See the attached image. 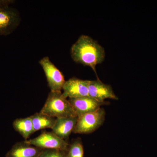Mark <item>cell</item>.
<instances>
[{
  "label": "cell",
  "instance_id": "cell-6",
  "mask_svg": "<svg viewBox=\"0 0 157 157\" xmlns=\"http://www.w3.org/2000/svg\"><path fill=\"white\" fill-rule=\"evenodd\" d=\"M25 140L30 144L42 149H57L67 151L69 146L67 141L60 138L52 132H43L38 137Z\"/></svg>",
  "mask_w": 157,
  "mask_h": 157
},
{
  "label": "cell",
  "instance_id": "cell-1",
  "mask_svg": "<svg viewBox=\"0 0 157 157\" xmlns=\"http://www.w3.org/2000/svg\"><path fill=\"white\" fill-rule=\"evenodd\" d=\"M70 54L75 63L90 67L97 76L96 66L104 61L106 56L104 48L97 41L84 35L72 45Z\"/></svg>",
  "mask_w": 157,
  "mask_h": 157
},
{
  "label": "cell",
  "instance_id": "cell-8",
  "mask_svg": "<svg viewBox=\"0 0 157 157\" xmlns=\"http://www.w3.org/2000/svg\"><path fill=\"white\" fill-rule=\"evenodd\" d=\"M89 97L101 103H105L106 99L117 100L111 86L103 83L100 79L89 80Z\"/></svg>",
  "mask_w": 157,
  "mask_h": 157
},
{
  "label": "cell",
  "instance_id": "cell-4",
  "mask_svg": "<svg viewBox=\"0 0 157 157\" xmlns=\"http://www.w3.org/2000/svg\"><path fill=\"white\" fill-rule=\"evenodd\" d=\"M105 115V110L101 107L95 111L77 117L73 133L88 134L95 132L104 123Z\"/></svg>",
  "mask_w": 157,
  "mask_h": 157
},
{
  "label": "cell",
  "instance_id": "cell-7",
  "mask_svg": "<svg viewBox=\"0 0 157 157\" xmlns=\"http://www.w3.org/2000/svg\"><path fill=\"white\" fill-rule=\"evenodd\" d=\"M88 83L89 80L75 77L70 78L65 82L62 93L65 97L69 99L89 97Z\"/></svg>",
  "mask_w": 157,
  "mask_h": 157
},
{
  "label": "cell",
  "instance_id": "cell-9",
  "mask_svg": "<svg viewBox=\"0 0 157 157\" xmlns=\"http://www.w3.org/2000/svg\"><path fill=\"white\" fill-rule=\"evenodd\" d=\"M69 100L77 117L95 111L105 104V102H98L90 97L70 99Z\"/></svg>",
  "mask_w": 157,
  "mask_h": 157
},
{
  "label": "cell",
  "instance_id": "cell-13",
  "mask_svg": "<svg viewBox=\"0 0 157 157\" xmlns=\"http://www.w3.org/2000/svg\"><path fill=\"white\" fill-rule=\"evenodd\" d=\"M13 126L14 130L25 140H27L30 136L35 133L30 117L16 119L13 122Z\"/></svg>",
  "mask_w": 157,
  "mask_h": 157
},
{
  "label": "cell",
  "instance_id": "cell-11",
  "mask_svg": "<svg viewBox=\"0 0 157 157\" xmlns=\"http://www.w3.org/2000/svg\"><path fill=\"white\" fill-rule=\"evenodd\" d=\"M77 120V117L57 118L52 132L60 138L66 140L73 132Z\"/></svg>",
  "mask_w": 157,
  "mask_h": 157
},
{
  "label": "cell",
  "instance_id": "cell-12",
  "mask_svg": "<svg viewBox=\"0 0 157 157\" xmlns=\"http://www.w3.org/2000/svg\"><path fill=\"white\" fill-rule=\"evenodd\" d=\"M33 122L34 132L47 128L52 129L56 118L51 117L42 113H36L30 116Z\"/></svg>",
  "mask_w": 157,
  "mask_h": 157
},
{
  "label": "cell",
  "instance_id": "cell-5",
  "mask_svg": "<svg viewBox=\"0 0 157 157\" xmlns=\"http://www.w3.org/2000/svg\"><path fill=\"white\" fill-rule=\"evenodd\" d=\"M39 63L45 73L51 92L61 91L66 82L63 73L51 61L48 56L41 59Z\"/></svg>",
  "mask_w": 157,
  "mask_h": 157
},
{
  "label": "cell",
  "instance_id": "cell-2",
  "mask_svg": "<svg viewBox=\"0 0 157 157\" xmlns=\"http://www.w3.org/2000/svg\"><path fill=\"white\" fill-rule=\"evenodd\" d=\"M40 112L56 119L77 117L62 91H50Z\"/></svg>",
  "mask_w": 157,
  "mask_h": 157
},
{
  "label": "cell",
  "instance_id": "cell-10",
  "mask_svg": "<svg viewBox=\"0 0 157 157\" xmlns=\"http://www.w3.org/2000/svg\"><path fill=\"white\" fill-rule=\"evenodd\" d=\"M43 149L33 146L26 140L17 142L7 152L6 157H38Z\"/></svg>",
  "mask_w": 157,
  "mask_h": 157
},
{
  "label": "cell",
  "instance_id": "cell-15",
  "mask_svg": "<svg viewBox=\"0 0 157 157\" xmlns=\"http://www.w3.org/2000/svg\"><path fill=\"white\" fill-rule=\"evenodd\" d=\"M38 157H67L66 151L57 149H43Z\"/></svg>",
  "mask_w": 157,
  "mask_h": 157
},
{
  "label": "cell",
  "instance_id": "cell-3",
  "mask_svg": "<svg viewBox=\"0 0 157 157\" xmlns=\"http://www.w3.org/2000/svg\"><path fill=\"white\" fill-rule=\"evenodd\" d=\"M14 1H0V36H7L14 32L21 21L19 12L10 7Z\"/></svg>",
  "mask_w": 157,
  "mask_h": 157
},
{
  "label": "cell",
  "instance_id": "cell-14",
  "mask_svg": "<svg viewBox=\"0 0 157 157\" xmlns=\"http://www.w3.org/2000/svg\"><path fill=\"white\" fill-rule=\"evenodd\" d=\"M67 157H84V149L80 140L73 141L66 151Z\"/></svg>",
  "mask_w": 157,
  "mask_h": 157
}]
</instances>
